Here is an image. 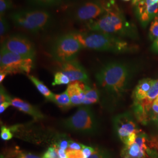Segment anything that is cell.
Masks as SVG:
<instances>
[{
	"label": "cell",
	"mask_w": 158,
	"mask_h": 158,
	"mask_svg": "<svg viewBox=\"0 0 158 158\" xmlns=\"http://www.w3.org/2000/svg\"><path fill=\"white\" fill-rule=\"evenodd\" d=\"M137 71L135 65L125 61H111L103 64L95 74L96 81L110 101L119 100L130 88Z\"/></svg>",
	"instance_id": "6da1fadb"
},
{
	"label": "cell",
	"mask_w": 158,
	"mask_h": 158,
	"mask_svg": "<svg viewBox=\"0 0 158 158\" xmlns=\"http://www.w3.org/2000/svg\"><path fill=\"white\" fill-rule=\"evenodd\" d=\"M87 25L91 31L111 34L122 38H128L133 40L139 38L135 25L127 19L115 0H109L106 13Z\"/></svg>",
	"instance_id": "7a4b0ae2"
},
{
	"label": "cell",
	"mask_w": 158,
	"mask_h": 158,
	"mask_svg": "<svg viewBox=\"0 0 158 158\" xmlns=\"http://www.w3.org/2000/svg\"><path fill=\"white\" fill-rule=\"evenodd\" d=\"M71 33L79 40L83 48L114 53H130L135 49V46L131 45L123 38L111 34L91 31Z\"/></svg>",
	"instance_id": "3957f363"
},
{
	"label": "cell",
	"mask_w": 158,
	"mask_h": 158,
	"mask_svg": "<svg viewBox=\"0 0 158 158\" xmlns=\"http://www.w3.org/2000/svg\"><path fill=\"white\" fill-rule=\"evenodd\" d=\"M10 18L17 28L34 34L49 28L54 21L51 12L42 8L18 10L11 14Z\"/></svg>",
	"instance_id": "277c9868"
},
{
	"label": "cell",
	"mask_w": 158,
	"mask_h": 158,
	"mask_svg": "<svg viewBox=\"0 0 158 158\" xmlns=\"http://www.w3.org/2000/svg\"><path fill=\"white\" fill-rule=\"evenodd\" d=\"M61 124L67 130L88 135H96L100 130L96 115L89 106L79 108L72 116L63 119Z\"/></svg>",
	"instance_id": "5b68a950"
},
{
	"label": "cell",
	"mask_w": 158,
	"mask_h": 158,
	"mask_svg": "<svg viewBox=\"0 0 158 158\" xmlns=\"http://www.w3.org/2000/svg\"><path fill=\"white\" fill-rule=\"evenodd\" d=\"M83 49L72 33L57 37L52 43L50 49L52 57L61 64L75 60L80 51Z\"/></svg>",
	"instance_id": "8992f818"
},
{
	"label": "cell",
	"mask_w": 158,
	"mask_h": 158,
	"mask_svg": "<svg viewBox=\"0 0 158 158\" xmlns=\"http://www.w3.org/2000/svg\"><path fill=\"white\" fill-rule=\"evenodd\" d=\"M108 1L89 0L71 8L68 12L69 18L77 23H91L106 13Z\"/></svg>",
	"instance_id": "52a82bcc"
},
{
	"label": "cell",
	"mask_w": 158,
	"mask_h": 158,
	"mask_svg": "<svg viewBox=\"0 0 158 158\" xmlns=\"http://www.w3.org/2000/svg\"><path fill=\"white\" fill-rule=\"evenodd\" d=\"M34 66V59L26 58L9 51L1 49L0 73L6 74H28Z\"/></svg>",
	"instance_id": "ba28073f"
},
{
	"label": "cell",
	"mask_w": 158,
	"mask_h": 158,
	"mask_svg": "<svg viewBox=\"0 0 158 158\" xmlns=\"http://www.w3.org/2000/svg\"><path fill=\"white\" fill-rule=\"evenodd\" d=\"M1 49L34 60L36 55L33 42L23 34H13L6 38L2 42Z\"/></svg>",
	"instance_id": "9c48e42d"
},
{
	"label": "cell",
	"mask_w": 158,
	"mask_h": 158,
	"mask_svg": "<svg viewBox=\"0 0 158 158\" xmlns=\"http://www.w3.org/2000/svg\"><path fill=\"white\" fill-rule=\"evenodd\" d=\"M113 124L114 132L124 145L131 134L141 132L132 114L130 112L115 115L113 119Z\"/></svg>",
	"instance_id": "30bf717a"
},
{
	"label": "cell",
	"mask_w": 158,
	"mask_h": 158,
	"mask_svg": "<svg viewBox=\"0 0 158 158\" xmlns=\"http://www.w3.org/2000/svg\"><path fill=\"white\" fill-rule=\"evenodd\" d=\"M149 151L148 136L143 132H139L132 144L130 146H125L121 155L132 158H147L149 157L148 156Z\"/></svg>",
	"instance_id": "8fae6325"
},
{
	"label": "cell",
	"mask_w": 158,
	"mask_h": 158,
	"mask_svg": "<svg viewBox=\"0 0 158 158\" xmlns=\"http://www.w3.org/2000/svg\"><path fill=\"white\" fill-rule=\"evenodd\" d=\"M135 14L142 27L152 21L158 15V4H154L151 0H140L135 6Z\"/></svg>",
	"instance_id": "7c38bea8"
},
{
	"label": "cell",
	"mask_w": 158,
	"mask_h": 158,
	"mask_svg": "<svg viewBox=\"0 0 158 158\" xmlns=\"http://www.w3.org/2000/svg\"><path fill=\"white\" fill-rule=\"evenodd\" d=\"M60 72L68 76L70 82L80 81L86 84L89 83V77L85 69L76 59L62 63Z\"/></svg>",
	"instance_id": "4fadbf2b"
},
{
	"label": "cell",
	"mask_w": 158,
	"mask_h": 158,
	"mask_svg": "<svg viewBox=\"0 0 158 158\" xmlns=\"http://www.w3.org/2000/svg\"><path fill=\"white\" fill-rule=\"evenodd\" d=\"M85 82L76 81L71 82L68 85L66 91L70 97L72 106L83 104L85 101V92L87 85Z\"/></svg>",
	"instance_id": "5bb4252c"
},
{
	"label": "cell",
	"mask_w": 158,
	"mask_h": 158,
	"mask_svg": "<svg viewBox=\"0 0 158 158\" xmlns=\"http://www.w3.org/2000/svg\"><path fill=\"white\" fill-rule=\"evenodd\" d=\"M11 106L17 108L18 110L23 113L32 116L35 119L45 118L44 115L41 113L38 108L36 107L28 102L23 101V100L20 98H14L12 99Z\"/></svg>",
	"instance_id": "9a60e30c"
},
{
	"label": "cell",
	"mask_w": 158,
	"mask_h": 158,
	"mask_svg": "<svg viewBox=\"0 0 158 158\" xmlns=\"http://www.w3.org/2000/svg\"><path fill=\"white\" fill-rule=\"evenodd\" d=\"M156 80L147 78L142 79L136 85L133 92L134 102H139L143 100L148 92L151 89Z\"/></svg>",
	"instance_id": "2e32d148"
},
{
	"label": "cell",
	"mask_w": 158,
	"mask_h": 158,
	"mask_svg": "<svg viewBox=\"0 0 158 158\" xmlns=\"http://www.w3.org/2000/svg\"><path fill=\"white\" fill-rule=\"evenodd\" d=\"M158 97V80H156L151 89L148 92L147 97L141 102H138L142 106L147 109L149 112L151 111L153 102Z\"/></svg>",
	"instance_id": "e0dca14e"
},
{
	"label": "cell",
	"mask_w": 158,
	"mask_h": 158,
	"mask_svg": "<svg viewBox=\"0 0 158 158\" xmlns=\"http://www.w3.org/2000/svg\"><path fill=\"white\" fill-rule=\"evenodd\" d=\"M29 79L33 83L38 90L40 91V93L44 96L46 98V100H49L51 102H54V97L55 94L52 93L49 89L44 85L42 81H40V80L37 79L36 77L34 76L28 75Z\"/></svg>",
	"instance_id": "ac0fdd59"
},
{
	"label": "cell",
	"mask_w": 158,
	"mask_h": 158,
	"mask_svg": "<svg viewBox=\"0 0 158 158\" xmlns=\"http://www.w3.org/2000/svg\"><path fill=\"white\" fill-rule=\"evenodd\" d=\"M100 100V92L96 88H92L87 85L85 92V101L83 104L90 105L98 102Z\"/></svg>",
	"instance_id": "d6986e66"
},
{
	"label": "cell",
	"mask_w": 158,
	"mask_h": 158,
	"mask_svg": "<svg viewBox=\"0 0 158 158\" xmlns=\"http://www.w3.org/2000/svg\"><path fill=\"white\" fill-rule=\"evenodd\" d=\"M29 5L40 8L55 7L60 6L63 0H27Z\"/></svg>",
	"instance_id": "ffe728a7"
},
{
	"label": "cell",
	"mask_w": 158,
	"mask_h": 158,
	"mask_svg": "<svg viewBox=\"0 0 158 158\" xmlns=\"http://www.w3.org/2000/svg\"><path fill=\"white\" fill-rule=\"evenodd\" d=\"M53 102L61 108H66L72 106L70 97L66 90L61 94H55Z\"/></svg>",
	"instance_id": "44dd1931"
},
{
	"label": "cell",
	"mask_w": 158,
	"mask_h": 158,
	"mask_svg": "<svg viewBox=\"0 0 158 158\" xmlns=\"http://www.w3.org/2000/svg\"><path fill=\"white\" fill-rule=\"evenodd\" d=\"M70 80L68 76L59 71L56 72L54 76V81L52 83L53 85H67L70 83Z\"/></svg>",
	"instance_id": "7402d4cb"
},
{
	"label": "cell",
	"mask_w": 158,
	"mask_h": 158,
	"mask_svg": "<svg viewBox=\"0 0 158 158\" xmlns=\"http://www.w3.org/2000/svg\"><path fill=\"white\" fill-rule=\"evenodd\" d=\"M89 158H113L111 152L103 148H95V151Z\"/></svg>",
	"instance_id": "603a6c76"
},
{
	"label": "cell",
	"mask_w": 158,
	"mask_h": 158,
	"mask_svg": "<svg viewBox=\"0 0 158 158\" xmlns=\"http://www.w3.org/2000/svg\"><path fill=\"white\" fill-rule=\"evenodd\" d=\"M149 38L153 42L158 38V15L152 21L149 29Z\"/></svg>",
	"instance_id": "cb8c5ba5"
},
{
	"label": "cell",
	"mask_w": 158,
	"mask_h": 158,
	"mask_svg": "<svg viewBox=\"0 0 158 158\" xmlns=\"http://www.w3.org/2000/svg\"><path fill=\"white\" fill-rule=\"evenodd\" d=\"M10 29V25L8 23L7 20L4 16L1 17L0 19V36L1 39H2L4 37L6 34L8 33V31Z\"/></svg>",
	"instance_id": "d4e9b609"
},
{
	"label": "cell",
	"mask_w": 158,
	"mask_h": 158,
	"mask_svg": "<svg viewBox=\"0 0 158 158\" xmlns=\"http://www.w3.org/2000/svg\"><path fill=\"white\" fill-rule=\"evenodd\" d=\"M1 138L3 141H8L10 140L13 137V134L11 132V131L9 128L5 126H2L1 127Z\"/></svg>",
	"instance_id": "484cf974"
},
{
	"label": "cell",
	"mask_w": 158,
	"mask_h": 158,
	"mask_svg": "<svg viewBox=\"0 0 158 158\" xmlns=\"http://www.w3.org/2000/svg\"><path fill=\"white\" fill-rule=\"evenodd\" d=\"M12 3L11 0H0V14L1 17L3 16L6 11L11 9Z\"/></svg>",
	"instance_id": "4316f807"
},
{
	"label": "cell",
	"mask_w": 158,
	"mask_h": 158,
	"mask_svg": "<svg viewBox=\"0 0 158 158\" xmlns=\"http://www.w3.org/2000/svg\"><path fill=\"white\" fill-rule=\"evenodd\" d=\"M66 152L68 158H85L82 150H74L68 148Z\"/></svg>",
	"instance_id": "83f0119b"
},
{
	"label": "cell",
	"mask_w": 158,
	"mask_h": 158,
	"mask_svg": "<svg viewBox=\"0 0 158 158\" xmlns=\"http://www.w3.org/2000/svg\"><path fill=\"white\" fill-rule=\"evenodd\" d=\"M42 158H59L55 147H49L43 155Z\"/></svg>",
	"instance_id": "f1b7e54d"
},
{
	"label": "cell",
	"mask_w": 158,
	"mask_h": 158,
	"mask_svg": "<svg viewBox=\"0 0 158 158\" xmlns=\"http://www.w3.org/2000/svg\"><path fill=\"white\" fill-rule=\"evenodd\" d=\"M70 142V140L63 137V138H60L59 139V141L57 142L56 144L55 145V147L57 148H60V149L66 151L69 146Z\"/></svg>",
	"instance_id": "f546056e"
},
{
	"label": "cell",
	"mask_w": 158,
	"mask_h": 158,
	"mask_svg": "<svg viewBox=\"0 0 158 158\" xmlns=\"http://www.w3.org/2000/svg\"><path fill=\"white\" fill-rule=\"evenodd\" d=\"M12 98L8 96L7 93L6 92L4 87L1 85V90H0V104H2L5 102H11Z\"/></svg>",
	"instance_id": "4dcf8cb0"
},
{
	"label": "cell",
	"mask_w": 158,
	"mask_h": 158,
	"mask_svg": "<svg viewBox=\"0 0 158 158\" xmlns=\"http://www.w3.org/2000/svg\"><path fill=\"white\" fill-rule=\"evenodd\" d=\"M94 151H95V148L85 146V145H83L82 152H83L85 158H89V157H90L91 155L94 153Z\"/></svg>",
	"instance_id": "1f68e13d"
},
{
	"label": "cell",
	"mask_w": 158,
	"mask_h": 158,
	"mask_svg": "<svg viewBox=\"0 0 158 158\" xmlns=\"http://www.w3.org/2000/svg\"><path fill=\"white\" fill-rule=\"evenodd\" d=\"M158 115V97L153 102L150 111V117L152 118L153 117Z\"/></svg>",
	"instance_id": "d6a6232c"
},
{
	"label": "cell",
	"mask_w": 158,
	"mask_h": 158,
	"mask_svg": "<svg viewBox=\"0 0 158 158\" xmlns=\"http://www.w3.org/2000/svg\"><path fill=\"white\" fill-rule=\"evenodd\" d=\"M83 147V144L70 141L68 148L71 149H74V150H82Z\"/></svg>",
	"instance_id": "836d02e7"
},
{
	"label": "cell",
	"mask_w": 158,
	"mask_h": 158,
	"mask_svg": "<svg viewBox=\"0 0 158 158\" xmlns=\"http://www.w3.org/2000/svg\"><path fill=\"white\" fill-rule=\"evenodd\" d=\"M18 158H42V157L41 158L31 153L23 152L20 153L18 156Z\"/></svg>",
	"instance_id": "e575fe53"
},
{
	"label": "cell",
	"mask_w": 158,
	"mask_h": 158,
	"mask_svg": "<svg viewBox=\"0 0 158 158\" xmlns=\"http://www.w3.org/2000/svg\"><path fill=\"white\" fill-rule=\"evenodd\" d=\"M148 156L152 158H158V148L155 149L150 148Z\"/></svg>",
	"instance_id": "d590c367"
},
{
	"label": "cell",
	"mask_w": 158,
	"mask_h": 158,
	"mask_svg": "<svg viewBox=\"0 0 158 158\" xmlns=\"http://www.w3.org/2000/svg\"><path fill=\"white\" fill-rule=\"evenodd\" d=\"M56 149L59 158H68L67 153H66L65 150H63V149H60V148H56Z\"/></svg>",
	"instance_id": "8d00e7d4"
},
{
	"label": "cell",
	"mask_w": 158,
	"mask_h": 158,
	"mask_svg": "<svg viewBox=\"0 0 158 158\" xmlns=\"http://www.w3.org/2000/svg\"><path fill=\"white\" fill-rule=\"evenodd\" d=\"M11 105V102H5L0 104V113L2 114L6 109Z\"/></svg>",
	"instance_id": "74e56055"
},
{
	"label": "cell",
	"mask_w": 158,
	"mask_h": 158,
	"mask_svg": "<svg viewBox=\"0 0 158 158\" xmlns=\"http://www.w3.org/2000/svg\"><path fill=\"white\" fill-rule=\"evenodd\" d=\"M151 49L153 52L158 54V38L153 41L152 45L151 46Z\"/></svg>",
	"instance_id": "f35d334b"
},
{
	"label": "cell",
	"mask_w": 158,
	"mask_h": 158,
	"mask_svg": "<svg viewBox=\"0 0 158 158\" xmlns=\"http://www.w3.org/2000/svg\"><path fill=\"white\" fill-rule=\"evenodd\" d=\"M152 119L154 123V124L156 126V127L157 128V129L158 130V115H156L154 117H153L152 118Z\"/></svg>",
	"instance_id": "ab89813d"
},
{
	"label": "cell",
	"mask_w": 158,
	"mask_h": 158,
	"mask_svg": "<svg viewBox=\"0 0 158 158\" xmlns=\"http://www.w3.org/2000/svg\"><path fill=\"white\" fill-rule=\"evenodd\" d=\"M6 75H7V74L4 73H0V82H1V83L4 80V79L6 77Z\"/></svg>",
	"instance_id": "60d3db41"
},
{
	"label": "cell",
	"mask_w": 158,
	"mask_h": 158,
	"mask_svg": "<svg viewBox=\"0 0 158 158\" xmlns=\"http://www.w3.org/2000/svg\"><path fill=\"white\" fill-rule=\"evenodd\" d=\"M140 0H132V4L133 6H135Z\"/></svg>",
	"instance_id": "b9f144b4"
},
{
	"label": "cell",
	"mask_w": 158,
	"mask_h": 158,
	"mask_svg": "<svg viewBox=\"0 0 158 158\" xmlns=\"http://www.w3.org/2000/svg\"><path fill=\"white\" fill-rule=\"evenodd\" d=\"M121 157H122V158H132L130 157V156H127V155H121Z\"/></svg>",
	"instance_id": "7bdbcfd3"
},
{
	"label": "cell",
	"mask_w": 158,
	"mask_h": 158,
	"mask_svg": "<svg viewBox=\"0 0 158 158\" xmlns=\"http://www.w3.org/2000/svg\"><path fill=\"white\" fill-rule=\"evenodd\" d=\"M151 1L154 4H158V0H151Z\"/></svg>",
	"instance_id": "ee69618b"
},
{
	"label": "cell",
	"mask_w": 158,
	"mask_h": 158,
	"mask_svg": "<svg viewBox=\"0 0 158 158\" xmlns=\"http://www.w3.org/2000/svg\"><path fill=\"white\" fill-rule=\"evenodd\" d=\"M63 1H66V2H69V1H73V0H63Z\"/></svg>",
	"instance_id": "f6af8a7d"
},
{
	"label": "cell",
	"mask_w": 158,
	"mask_h": 158,
	"mask_svg": "<svg viewBox=\"0 0 158 158\" xmlns=\"http://www.w3.org/2000/svg\"><path fill=\"white\" fill-rule=\"evenodd\" d=\"M123 1H130L131 0H123Z\"/></svg>",
	"instance_id": "bcb514c9"
}]
</instances>
